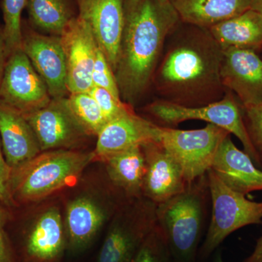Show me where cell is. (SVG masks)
I'll use <instances>...</instances> for the list:
<instances>
[{
    "label": "cell",
    "mask_w": 262,
    "mask_h": 262,
    "mask_svg": "<svg viewBox=\"0 0 262 262\" xmlns=\"http://www.w3.org/2000/svg\"><path fill=\"white\" fill-rule=\"evenodd\" d=\"M180 23L167 38L153 76L158 99L188 107L220 101L227 92L221 79L223 49L208 29Z\"/></svg>",
    "instance_id": "cell-1"
},
{
    "label": "cell",
    "mask_w": 262,
    "mask_h": 262,
    "mask_svg": "<svg viewBox=\"0 0 262 262\" xmlns=\"http://www.w3.org/2000/svg\"><path fill=\"white\" fill-rule=\"evenodd\" d=\"M181 20L169 0H125V23L115 74L131 106L152 82L165 41Z\"/></svg>",
    "instance_id": "cell-2"
},
{
    "label": "cell",
    "mask_w": 262,
    "mask_h": 262,
    "mask_svg": "<svg viewBox=\"0 0 262 262\" xmlns=\"http://www.w3.org/2000/svg\"><path fill=\"white\" fill-rule=\"evenodd\" d=\"M210 202L206 173L189 183L182 192L157 206V225L174 262H198Z\"/></svg>",
    "instance_id": "cell-3"
},
{
    "label": "cell",
    "mask_w": 262,
    "mask_h": 262,
    "mask_svg": "<svg viewBox=\"0 0 262 262\" xmlns=\"http://www.w3.org/2000/svg\"><path fill=\"white\" fill-rule=\"evenodd\" d=\"M94 161V153L72 149L42 151L22 166L12 170L10 190L13 199L39 201L78 178Z\"/></svg>",
    "instance_id": "cell-4"
},
{
    "label": "cell",
    "mask_w": 262,
    "mask_h": 262,
    "mask_svg": "<svg viewBox=\"0 0 262 262\" xmlns=\"http://www.w3.org/2000/svg\"><path fill=\"white\" fill-rule=\"evenodd\" d=\"M144 111L160 126L173 127L189 120H203L233 134L242 143L244 151L255 165L262 167L261 156L252 144L244 118V110L230 91L216 102L198 107H188L157 99L146 105Z\"/></svg>",
    "instance_id": "cell-5"
},
{
    "label": "cell",
    "mask_w": 262,
    "mask_h": 262,
    "mask_svg": "<svg viewBox=\"0 0 262 262\" xmlns=\"http://www.w3.org/2000/svg\"><path fill=\"white\" fill-rule=\"evenodd\" d=\"M211 215L199 250L202 259L209 257L229 235L248 225L262 224V202L249 201L235 192L210 169L207 172Z\"/></svg>",
    "instance_id": "cell-6"
},
{
    "label": "cell",
    "mask_w": 262,
    "mask_h": 262,
    "mask_svg": "<svg viewBox=\"0 0 262 262\" xmlns=\"http://www.w3.org/2000/svg\"><path fill=\"white\" fill-rule=\"evenodd\" d=\"M156 208L144 196L122 206L110 225L97 262H132L157 225Z\"/></svg>",
    "instance_id": "cell-7"
},
{
    "label": "cell",
    "mask_w": 262,
    "mask_h": 262,
    "mask_svg": "<svg viewBox=\"0 0 262 262\" xmlns=\"http://www.w3.org/2000/svg\"><path fill=\"white\" fill-rule=\"evenodd\" d=\"M228 131L208 123L196 130L160 126L157 142L177 160L189 183L206 175L211 168L221 143Z\"/></svg>",
    "instance_id": "cell-8"
},
{
    "label": "cell",
    "mask_w": 262,
    "mask_h": 262,
    "mask_svg": "<svg viewBox=\"0 0 262 262\" xmlns=\"http://www.w3.org/2000/svg\"><path fill=\"white\" fill-rule=\"evenodd\" d=\"M52 98L46 82L22 48L8 56L0 84V101L22 114L47 106Z\"/></svg>",
    "instance_id": "cell-9"
},
{
    "label": "cell",
    "mask_w": 262,
    "mask_h": 262,
    "mask_svg": "<svg viewBox=\"0 0 262 262\" xmlns=\"http://www.w3.org/2000/svg\"><path fill=\"white\" fill-rule=\"evenodd\" d=\"M66 98H52L45 107L23 114L35 134L41 151L72 149L89 136L72 115Z\"/></svg>",
    "instance_id": "cell-10"
},
{
    "label": "cell",
    "mask_w": 262,
    "mask_h": 262,
    "mask_svg": "<svg viewBox=\"0 0 262 262\" xmlns=\"http://www.w3.org/2000/svg\"><path fill=\"white\" fill-rule=\"evenodd\" d=\"M60 37L67 61L69 93H89L94 87L93 70L98 46L92 31L77 15Z\"/></svg>",
    "instance_id": "cell-11"
},
{
    "label": "cell",
    "mask_w": 262,
    "mask_h": 262,
    "mask_svg": "<svg viewBox=\"0 0 262 262\" xmlns=\"http://www.w3.org/2000/svg\"><path fill=\"white\" fill-rule=\"evenodd\" d=\"M21 48L47 85L52 98L70 94L67 88V67L61 37L39 34L22 27Z\"/></svg>",
    "instance_id": "cell-12"
},
{
    "label": "cell",
    "mask_w": 262,
    "mask_h": 262,
    "mask_svg": "<svg viewBox=\"0 0 262 262\" xmlns=\"http://www.w3.org/2000/svg\"><path fill=\"white\" fill-rule=\"evenodd\" d=\"M221 79L224 87L237 98L243 108L262 103V59L255 51L223 50Z\"/></svg>",
    "instance_id": "cell-13"
},
{
    "label": "cell",
    "mask_w": 262,
    "mask_h": 262,
    "mask_svg": "<svg viewBox=\"0 0 262 262\" xmlns=\"http://www.w3.org/2000/svg\"><path fill=\"white\" fill-rule=\"evenodd\" d=\"M78 15L89 24L113 72L125 23V0H75Z\"/></svg>",
    "instance_id": "cell-14"
},
{
    "label": "cell",
    "mask_w": 262,
    "mask_h": 262,
    "mask_svg": "<svg viewBox=\"0 0 262 262\" xmlns=\"http://www.w3.org/2000/svg\"><path fill=\"white\" fill-rule=\"evenodd\" d=\"M141 146L146 163L143 196L158 206L182 192L188 182L178 162L159 143Z\"/></svg>",
    "instance_id": "cell-15"
},
{
    "label": "cell",
    "mask_w": 262,
    "mask_h": 262,
    "mask_svg": "<svg viewBox=\"0 0 262 262\" xmlns=\"http://www.w3.org/2000/svg\"><path fill=\"white\" fill-rule=\"evenodd\" d=\"M159 125L136 115L134 108L108 122L98 134L94 160L149 142H157Z\"/></svg>",
    "instance_id": "cell-16"
},
{
    "label": "cell",
    "mask_w": 262,
    "mask_h": 262,
    "mask_svg": "<svg viewBox=\"0 0 262 262\" xmlns=\"http://www.w3.org/2000/svg\"><path fill=\"white\" fill-rule=\"evenodd\" d=\"M211 169L235 192L246 195L262 190V170L247 153L234 145L231 134L221 143Z\"/></svg>",
    "instance_id": "cell-17"
},
{
    "label": "cell",
    "mask_w": 262,
    "mask_h": 262,
    "mask_svg": "<svg viewBox=\"0 0 262 262\" xmlns=\"http://www.w3.org/2000/svg\"><path fill=\"white\" fill-rule=\"evenodd\" d=\"M0 140L5 160L12 170L42 152L35 134L23 114L1 101Z\"/></svg>",
    "instance_id": "cell-18"
},
{
    "label": "cell",
    "mask_w": 262,
    "mask_h": 262,
    "mask_svg": "<svg viewBox=\"0 0 262 262\" xmlns=\"http://www.w3.org/2000/svg\"><path fill=\"white\" fill-rule=\"evenodd\" d=\"M102 162L110 183L127 201L143 196L146 163L142 146H134L110 155Z\"/></svg>",
    "instance_id": "cell-19"
},
{
    "label": "cell",
    "mask_w": 262,
    "mask_h": 262,
    "mask_svg": "<svg viewBox=\"0 0 262 262\" xmlns=\"http://www.w3.org/2000/svg\"><path fill=\"white\" fill-rule=\"evenodd\" d=\"M181 21L210 29L251 9V0H169Z\"/></svg>",
    "instance_id": "cell-20"
},
{
    "label": "cell",
    "mask_w": 262,
    "mask_h": 262,
    "mask_svg": "<svg viewBox=\"0 0 262 262\" xmlns=\"http://www.w3.org/2000/svg\"><path fill=\"white\" fill-rule=\"evenodd\" d=\"M208 30L223 50H262V15L252 9L221 22Z\"/></svg>",
    "instance_id": "cell-21"
},
{
    "label": "cell",
    "mask_w": 262,
    "mask_h": 262,
    "mask_svg": "<svg viewBox=\"0 0 262 262\" xmlns=\"http://www.w3.org/2000/svg\"><path fill=\"white\" fill-rule=\"evenodd\" d=\"M65 236L59 210L51 208L36 221L27 241V253L39 261H51L61 254Z\"/></svg>",
    "instance_id": "cell-22"
},
{
    "label": "cell",
    "mask_w": 262,
    "mask_h": 262,
    "mask_svg": "<svg viewBox=\"0 0 262 262\" xmlns=\"http://www.w3.org/2000/svg\"><path fill=\"white\" fill-rule=\"evenodd\" d=\"M107 213L88 198H78L69 203L67 209V233L73 247L86 246L106 220Z\"/></svg>",
    "instance_id": "cell-23"
},
{
    "label": "cell",
    "mask_w": 262,
    "mask_h": 262,
    "mask_svg": "<svg viewBox=\"0 0 262 262\" xmlns=\"http://www.w3.org/2000/svg\"><path fill=\"white\" fill-rule=\"evenodd\" d=\"M27 6L31 24L49 35L60 37L77 16L72 0H28Z\"/></svg>",
    "instance_id": "cell-24"
},
{
    "label": "cell",
    "mask_w": 262,
    "mask_h": 262,
    "mask_svg": "<svg viewBox=\"0 0 262 262\" xmlns=\"http://www.w3.org/2000/svg\"><path fill=\"white\" fill-rule=\"evenodd\" d=\"M66 101L88 135L98 136L106 121L93 96L89 93H75L69 94Z\"/></svg>",
    "instance_id": "cell-25"
},
{
    "label": "cell",
    "mask_w": 262,
    "mask_h": 262,
    "mask_svg": "<svg viewBox=\"0 0 262 262\" xmlns=\"http://www.w3.org/2000/svg\"><path fill=\"white\" fill-rule=\"evenodd\" d=\"M27 3L28 0H3V34L8 56L13 51L21 48V15Z\"/></svg>",
    "instance_id": "cell-26"
},
{
    "label": "cell",
    "mask_w": 262,
    "mask_h": 262,
    "mask_svg": "<svg viewBox=\"0 0 262 262\" xmlns=\"http://www.w3.org/2000/svg\"><path fill=\"white\" fill-rule=\"evenodd\" d=\"M132 262H174L158 225L144 239Z\"/></svg>",
    "instance_id": "cell-27"
},
{
    "label": "cell",
    "mask_w": 262,
    "mask_h": 262,
    "mask_svg": "<svg viewBox=\"0 0 262 262\" xmlns=\"http://www.w3.org/2000/svg\"><path fill=\"white\" fill-rule=\"evenodd\" d=\"M92 82L95 87L102 88L108 91L117 99L122 100L113 69L104 53L98 46L96 49Z\"/></svg>",
    "instance_id": "cell-28"
},
{
    "label": "cell",
    "mask_w": 262,
    "mask_h": 262,
    "mask_svg": "<svg viewBox=\"0 0 262 262\" xmlns=\"http://www.w3.org/2000/svg\"><path fill=\"white\" fill-rule=\"evenodd\" d=\"M89 94L97 102L106 123L133 108L131 105L114 97L108 91L102 88L94 86L90 91Z\"/></svg>",
    "instance_id": "cell-29"
},
{
    "label": "cell",
    "mask_w": 262,
    "mask_h": 262,
    "mask_svg": "<svg viewBox=\"0 0 262 262\" xmlns=\"http://www.w3.org/2000/svg\"><path fill=\"white\" fill-rule=\"evenodd\" d=\"M246 129L255 149L262 152V103L243 108Z\"/></svg>",
    "instance_id": "cell-30"
},
{
    "label": "cell",
    "mask_w": 262,
    "mask_h": 262,
    "mask_svg": "<svg viewBox=\"0 0 262 262\" xmlns=\"http://www.w3.org/2000/svg\"><path fill=\"white\" fill-rule=\"evenodd\" d=\"M12 170L5 160L0 140V201L8 207L15 205V201L10 190Z\"/></svg>",
    "instance_id": "cell-31"
},
{
    "label": "cell",
    "mask_w": 262,
    "mask_h": 262,
    "mask_svg": "<svg viewBox=\"0 0 262 262\" xmlns=\"http://www.w3.org/2000/svg\"><path fill=\"white\" fill-rule=\"evenodd\" d=\"M4 206L0 201V262H14L11 247L5 232V227L8 215Z\"/></svg>",
    "instance_id": "cell-32"
},
{
    "label": "cell",
    "mask_w": 262,
    "mask_h": 262,
    "mask_svg": "<svg viewBox=\"0 0 262 262\" xmlns=\"http://www.w3.org/2000/svg\"><path fill=\"white\" fill-rule=\"evenodd\" d=\"M8 58V53H7L4 34H3V25L0 24V84H1L3 75H4L5 67H6Z\"/></svg>",
    "instance_id": "cell-33"
},
{
    "label": "cell",
    "mask_w": 262,
    "mask_h": 262,
    "mask_svg": "<svg viewBox=\"0 0 262 262\" xmlns=\"http://www.w3.org/2000/svg\"><path fill=\"white\" fill-rule=\"evenodd\" d=\"M243 262H262V236L258 239L252 253Z\"/></svg>",
    "instance_id": "cell-34"
},
{
    "label": "cell",
    "mask_w": 262,
    "mask_h": 262,
    "mask_svg": "<svg viewBox=\"0 0 262 262\" xmlns=\"http://www.w3.org/2000/svg\"><path fill=\"white\" fill-rule=\"evenodd\" d=\"M251 9L262 15V0H251Z\"/></svg>",
    "instance_id": "cell-35"
},
{
    "label": "cell",
    "mask_w": 262,
    "mask_h": 262,
    "mask_svg": "<svg viewBox=\"0 0 262 262\" xmlns=\"http://www.w3.org/2000/svg\"><path fill=\"white\" fill-rule=\"evenodd\" d=\"M212 262H225L224 261L223 258H222V255H221L220 253H219L218 254L215 255L214 258H213V261Z\"/></svg>",
    "instance_id": "cell-36"
},
{
    "label": "cell",
    "mask_w": 262,
    "mask_h": 262,
    "mask_svg": "<svg viewBox=\"0 0 262 262\" xmlns=\"http://www.w3.org/2000/svg\"><path fill=\"white\" fill-rule=\"evenodd\" d=\"M260 156H261V160L262 162V152L261 153V154H260Z\"/></svg>",
    "instance_id": "cell-37"
}]
</instances>
